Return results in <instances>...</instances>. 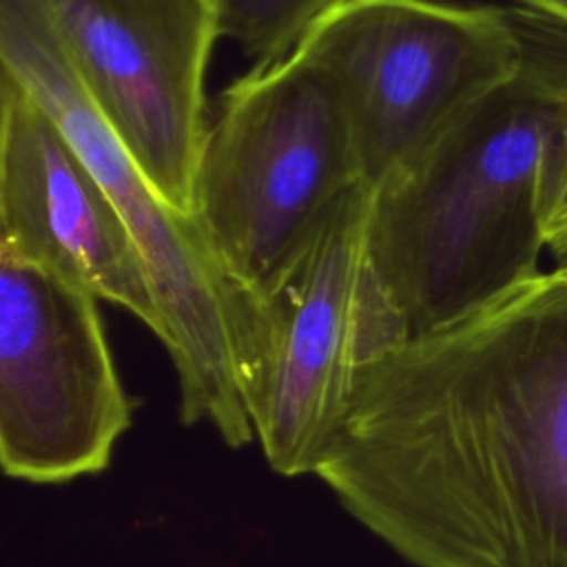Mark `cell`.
<instances>
[{"label":"cell","instance_id":"cell-1","mask_svg":"<svg viewBox=\"0 0 567 567\" xmlns=\"http://www.w3.org/2000/svg\"><path fill=\"white\" fill-rule=\"evenodd\" d=\"M315 476L414 567H567V275L363 365Z\"/></svg>","mask_w":567,"mask_h":567},{"label":"cell","instance_id":"cell-2","mask_svg":"<svg viewBox=\"0 0 567 567\" xmlns=\"http://www.w3.org/2000/svg\"><path fill=\"white\" fill-rule=\"evenodd\" d=\"M516 73L370 188L361 368L540 272L547 188L567 115V27L509 7Z\"/></svg>","mask_w":567,"mask_h":567},{"label":"cell","instance_id":"cell-3","mask_svg":"<svg viewBox=\"0 0 567 567\" xmlns=\"http://www.w3.org/2000/svg\"><path fill=\"white\" fill-rule=\"evenodd\" d=\"M357 184L365 182L341 86L297 44L224 89L193 217L226 284L257 286Z\"/></svg>","mask_w":567,"mask_h":567},{"label":"cell","instance_id":"cell-4","mask_svg":"<svg viewBox=\"0 0 567 567\" xmlns=\"http://www.w3.org/2000/svg\"><path fill=\"white\" fill-rule=\"evenodd\" d=\"M0 62L47 111L120 210L142 257L179 385V419L210 423L241 447L252 425L239 399L228 286L193 215L173 208L148 182L82 86L38 0H0Z\"/></svg>","mask_w":567,"mask_h":567},{"label":"cell","instance_id":"cell-5","mask_svg":"<svg viewBox=\"0 0 567 567\" xmlns=\"http://www.w3.org/2000/svg\"><path fill=\"white\" fill-rule=\"evenodd\" d=\"M368 206L357 184L268 279L226 284L239 399L281 476L315 474L350 405Z\"/></svg>","mask_w":567,"mask_h":567},{"label":"cell","instance_id":"cell-6","mask_svg":"<svg viewBox=\"0 0 567 567\" xmlns=\"http://www.w3.org/2000/svg\"><path fill=\"white\" fill-rule=\"evenodd\" d=\"M337 78L374 188L427 151L520 64L509 7L348 0L299 40Z\"/></svg>","mask_w":567,"mask_h":567},{"label":"cell","instance_id":"cell-7","mask_svg":"<svg viewBox=\"0 0 567 567\" xmlns=\"http://www.w3.org/2000/svg\"><path fill=\"white\" fill-rule=\"evenodd\" d=\"M131 425L97 297L0 252V461L7 476L66 483L109 467Z\"/></svg>","mask_w":567,"mask_h":567},{"label":"cell","instance_id":"cell-8","mask_svg":"<svg viewBox=\"0 0 567 567\" xmlns=\"http://www.w3.org/2000/svg\"><path fill=\"white\" fill-rule=\"evenodd\" d=\"M82 86L148 182L193 215L206 69L221 35L213 0H38Z\"/></svg>","mask_w":567,"mask_h":567},{"label":"cell","instance_id":"cell-9","mask_svg":"<svg viewBox=\"0 0 567 567\" xmlns=\"http://www.w3.org/2000/svg\"><path fill=\"white\" fill-rule=\"evenodd\" d=\"M0 252L42 264L122 306L159 341L164 321L137 246L58 124L0 71Z\"/></svg>","mask_w":567,"mask_h":567},{"label":"cell","instance_id":"cell-10","mask_svg":"<svg viewBox=\"0 0 567 567\" xmlns=\"http://www.w3.org/2000/svg\"><path fill=\"white\" fill-rule=\"evenodd\" d=\"M343 2L348 0H226L221 35L255 64L275 62L288 55L323 13Z\"/></svg>","mask_w":567,"mask_h":567},{"label":"cell","instance_id":"cell-11","mask_svg":"<svg viewBox=\"0 0 567 567\" xmlns=\"http://www.w3.org/2000/svg\"><path fill=\"white\" fill-rule=\"evenodd\" d=\"M545 250L554 259V270L567 275V115L563 124L560 148L556 155L551 182L547 188L543 219Z\"/></svg>","mask_w":567,"mask_h":567},{"label":"cell","instance_id":"cell-12","mask_svg":"<svg viewBox=\"0 0 567 567\" xmlns=\"http://www.w3.org/2000/svg\"><path fill=\"white\" fill-rule=\"evenodd\" d=\"M516 2L529 11H536L567 27V0H516Z\"/></svg>","mask_w":567,"mask_h":567},{"label":"cell","instance_id":"cell-13","mask_svg":"<svg viewBox=\"0 0 567 567\" xmlns=\"http://www.w3.org/2000/svg\"><path fill=\"white\" fill-rule=\"evenodd\" d=\"M217 7H219V11H224V4H226V0H213Z\"/></svg>","mask_w":567,"mask_h":567}]
</instances>
